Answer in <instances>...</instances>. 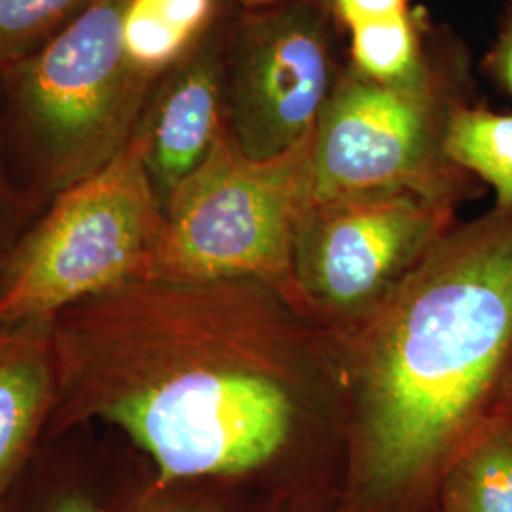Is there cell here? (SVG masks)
I'll return each mask as SVG.
<instances>
[{"instance_id": "9", "label": "cell", "mask_w": 512, "mask_h": 512, "mask_svg": "<svg viewBox=\"0 0 512 512\" xmlns=\"http://www.w3.org/2000/svg\"><path fill=\"white\" fill-rule=\"evenodd\" d=\"M224 126V25L217 23L156 80L137 128L162 205L202 164Z\"/></svg>"}, {"instance_id": "7", "label": "cell", "mask_w": 512, "mask_h": 512, "mask_svg": "<svg viewBox=\"0 0 512 512\" xmlns=\"http://www.w3.org/2000/svg\"><path fill=\"white\" fill-rule=\"evenodd\" d=\"M327 2L241 10L224 27V114L238 147L268 160L311 135L342 74Z\"/></svg>"}, {"instance_id": "21", "label": "cell", "mask_w": 512, "mask_h": 512, "mask_svg": "<svg viewBox=\"0 0 512 512\" xmlns=\"http://www.w3.org/2000/svg\"><path fill=\"white\" fill-rule=\"evenodd\" d=\"M505 414H507V416H511L512 418V378L511 387H509V397H507V408H505Z\"/></svg>"}, {"instance_id": "8", "label": "cell", "mask_w": 512, "mask_h": 512, "mask_svg": "<svg viewBox=\"0 0 512 512\" xmlns=\"http://www.w3.org/2000/svg\"><path fill=\"white\" fill-rule=\"evenodd\" d=\"M458 207L414 194H361L311 203L294 243L306 302L366 315L456 224Z\"/></svg>"}, {"instance_id": "3", "label": "cell", "mask_w": 512, "mask_h": 512, "mask_svg": "<svg viewBox=\"0 0 512 512\" xmlns=\"http://www.w3.org/2000/svg\"><path fill=\"white\" fill-rule=\"evenodd\" d=\"M475 90L469 46L435 23L420 65L399 80L378 82L346 63L315 128L313 202L414 194L459 207L476 198L475 177L444 152L450 120L475 103Z\"/></svg>"}, {"instance_id": "16", "label": "cell", "mask_w": 512, "mask_h": 512, "mask_svg": "<svg viewBox=\"0 0 512 512\" xmlns=\"http://www.w3.org/2000/svg\"><path fill=\"white\" fill-rule=\"evenodd\" d=\"M188 484L150 486L128 512H238L217 495L188 490Z\"/></svg>"}, {"instance_id": "18", "label": "cell", "mask_w": 512, "mask_h": 512, "mask_svg": "<svg viewBox=\"0 0 512 512\" xmlns=\"http://www.w3.org/2000/svg\"><path fill=\"white\" fill-rule=\"evenodd\" d=\"M338 25L353 29L374 19L391 18L412 10V0H327Z\"/></svg>"}, {"instance_id": "2", "label": "cell", "mask_w": 512, "mask_h": 512, "mask_svg": "<svg viewBox=\"0 0 512 512\" xmlns=\"http://www.w3.org/2000/svg\"><path fill=\"white\" fill-rule=\"evenodd\" d=\"M342 512H420L505 416L512 378V209L456 222L366 313Z\"/></svg>"}, {"instance_id": "15", "label": "cell", "mask_w": 512, "mask_h": 512, "mask_svg": "<svg viewBox=\"0 0 512 512\" xmlns=\"http://www.w3.org/2000/svg\"><path fill=\"white\" fill-rule=\"evenodd\" d=\"M99 0H0V67L18 65Z\"/></svg>"}, {"instance_id": "10", "label": "cell", "mask_w": 512, "mask_h": 512, "mask_svg": "<svg viewBox=\"0 0 512 512\" xmlns=\"http://www.w3.org/2000/svg\"><path fill=\"white\" fill-rule=\"evenodd\" d=\"M55 395L54 317L0 325V503L23 475Z\"/></svg>"}, {"instance_id": "5", "label": "cell", "mask_w": 512, "mask_h": 512, "mask_svg": "<svg viewBox=\"0 0 512 512\" xmlns=\"http://www.w3.org/2000/svg\"><path fill=\"white\" fill-rule=\"evenodd\" d=\"M164 205L148 173L145 139L80 183L10 256L0 281V325L55 317L137 279H148L164 234Z\"/></svg>"}, {"instance_id": "13", "label": "cell", "mask_w": 512, "mask_h": 512, "mask_svg": "<svg viewBox=\"0 0 512 512\" xmlns=\"http://www.w3.org/2000/svg\"><path fill=\"white\" fill-rule=\"evenodd\" d=\"M444 152L454 165L494 190V207L512 209V112L465 105L452 116Z\"/></svg>"}, {"instance_id": "20", "label": "cell", "mask_w": 512, "mask_h": 512, "mask_svg": "<svg viewBox=\"0 0 512 512\" xmlns=\"http://www.w3.org/2000/svg\"><path fill=\"white\" fill-rule=\"evenodd\" d=\"M234 2L238 4L239 10H255V8H266V6L285 4V2H298V0H234ZM313 2H327V0H313Z\"/></svg>"}, {"instance_id": "19", "label": "cell", "mask_w": 512, "mask_h": 512, "mask_svg": "<svg viewBox=\"0 0 512 512\" xmlns=\"http://www.w3.org/2000/svg\"><path fill=\"white\" fill-rule=\"evenodd\" d=\"M482 67L495 84L512 99V2H507L497 37L488 54L484 55Z\"/></svg>"}, {"instance_id": "6", "label": "cell", "mask_w": 512, "mask_h": 512, "mask_svg": "<svg viewBox=\"0 0 512 512\" xmlns=\"http://www.w3.org/2000/svg\"><path fill=\"white\" fill-rule=\"evenodd\" d=\"M128 0H99L35 54L8 67L19 124L59 192L109 164L133 139L158 78L129 63Z\"/></svg>"}, {"instance_id": "22", "label": "cell", "mask_w": 512, "mask_h": 512, "mask_svg": "<svg viewBox=\"0 0 512 512\" xmlns=\"http://www.w3.org/2000/svg\"><path fill=\"white\" fill-rule=\"evenodd\" d=\"M294 512H308V511H294Z\"/></svg>"}, {"instance_id": "17", "label": "cell", "mask_w": 512, "mask_h": 512, "mask_svg": "<svg viewBox=\"0 0 512 512\" xmlns=\"http://www.w3.org/2000/svg\"><path fill=\"white\" fill-rule=\"evenodd\" d=\"M25 512H110L109 501L82 482L54 484L50 492L40 495L37 505Z\"/></svg>"}, {"instance_id": "1", "label": "cell", "mask_w": 512, "mask_h": 512, "mask_svg": "<svg viewBox=\"0 0 512 512\" xmlns=\"http://www.w3.org/2000/svg\"><path fill=\"white\" fill-rule=\"evenodd\" d=\"M247 283L137 279L57 313L52 433L118 427L160 488L270 463L294 408L255 361Z\"/></svg>"}, {"instance_id": "14", "label": "cell", "mask_w": 512, "mask_h": 512, "mask_svg": "<svg viewBox=\"0 0 512 512\" xmlns=\"http://www.w3.org/2000/svg\"><path fill=\"white\" fill-rule=\"evenodd\" d=\"M433 21L423 10L366 21L349 29L348 65L378 82L399 80L420 65Z\"/></svg>"}, {"instance_id": "4", "label": "cell", "mask_w": 512, "mask_h": 512, "mask_svg": "<svg viewBox=\"0 0 512 512\" xmlns=\"http://www.w3.org/2000/svg\"><path fill=\"white\" fill-rule=\"evenodd\" d=\"M313 145L315 131L279 156L255 160L224 126L202 164L165 202L164 234L148 279L258 281L300 300L294 243L315 200Z\"/></svg>"}, {"instance_id": "11", "label": "cell", "mask_w": 512, "mask_h": 512, "mask_svg": "<svg viewBox=\"0 0 512 512\" xmlns=\"http://www.w3.org/2000/svg\"><path fill=\"white\" fill-rule=\"evenodd\" d=\"M219 23V0H128L122 42L129 63L160 78Z\"/></svg>"}, {"instance_id": "23", "label": "cell", "mask_w": 512, "mask_h": 512, "mask_svg": "<svg viewBox=\"0 0 512 512\" xmlns=\"http://www.w3.org/2000/svg\"><path fill=\"white\" fill-rule=\"evenodd\" d=\"M507 2H512V0H507Z\"/></svg>"}, {"instance_id": "12", "label": "cell", "mask_w": 512, "mask_h": 512, "mask_svg": "<svg viewBox=\"0 0 512 512\" xmlns=\"http://www.w3.org/2000/svg\"><path fill=\"white\" fill-rule=\"evenodd\" d=\"M442 512H512V418L499 416L444 476Z\"/></svg>"}]
</instances>
